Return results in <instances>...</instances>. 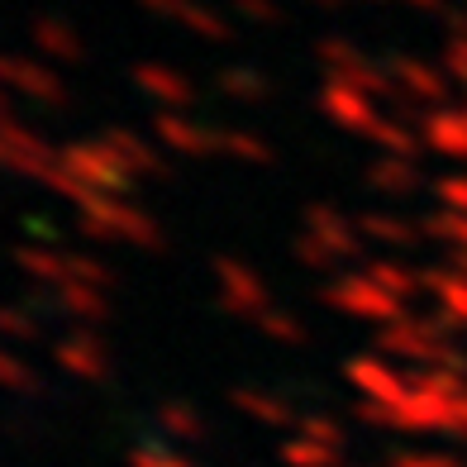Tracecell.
I'll return each mask as SVG.
<instances>
[{"mask_svg": "<svg viewBox=\"0 0 467 467\" xmlns=\"http://www.w3.org/2000/svg\"><path fill=\"white\" fill-rule=\"evenodd\" d=\"M77 229L87 239H100V244H139V248L162 244L158 220L143 205H134L130 196H96L91 205L77 210Z\"/></svg>", "mask_w": 467, "mask_h": 467, "instance_id": "obj_1", "label": "cell"}, {"mask_svg": "<svg viewBox=\"0 0 467 467\" xmlns=\"http://www.w3.org/2000/svg\"><path fill=\"white\" fill-rule=\"evenodd\" d=\"M320 301L334 306L338 315H348V320H363V325H377V329H387V325L400 320V315H410L406 301H396L391 291H381L363 267L344 272V277H334V282L320 291Z\"/></svg>", "mask_w": 467, "mask_h": 467, "instance_id": "obj_2", "label": "cell"}, {"mask_svg": "<svg viewBox=\"0 0 467 467\" xmlns=\"http://www.w3.org/2000/svg\"><path fill=\"white\" fill-rule=\"evenodd\" d=\"M57 167L72 182H81L87 191H96V196H130V186H134V172L110 153V148H105L100 134L57 148Z\"/></svg>", "mask_w": 467, "mask_h": 467, "instance_id": "obj_3", "label": "cell"}, {"mask_svg": "<svg viewBox=\"0 0 467 467\" xmlns=\"http://www.w3.org/2000/svg\"><path fill=\"white\" fill-rule=\"evenodd\" d=\"M377 353L387 358H406V363H424V368H462V358L443 344V329L415 315H400L396 325L377 329Z\"/></svg>", "mask_w": 467, "mask_h": 467, "instance_id": "obj_4", "label": "cell"}, {"mask_svg": "<svg viewBox=\"0 0 467 467\" xmlns=\"http://www.w3.org/2000/svg\"><path fill=\"white\" fill-rule=\"evenodd\" d=\"M57 162V148H48V139L29 130L25 119L10 110V100H0V167L15 177H38L44 182Z\"/></svg>", "mask_w": 467, "mask_h": 467, "instance_id": "obj_5", "label": "cell"}, {"mask_svg": "<svg viewBox=\"0 0 467 467\" xmlns=\"http://www.w3.org/2000/svg\"><path fill=\"white\" fill-rule=\"evenodd\" d=\"M0 91L29 96L38 105H62V100H67V81H62L48 62H38V57L0 53Z\"/></svg>", "mask_w": 467, "mask_h": 467, "instance_id": "obj_6", "label": "cell"}, {"mask_svg": "<svg viewBox=\"0 0 467 467\" xmlns=\"http://www.w3.org/2000/svg\"><path fill=\"white\" fill-rule=\"evenodd\" d=\"M215 282H220V306L229 315H248V320H258V315L272 306L267 282L248 263H239V258H215Z\"/></svg>", "mask_w": 467, "mask_h": 467, "instance_id": "obj_7", "label": "cell"}, {"mask_svg": "<svg viewBox=\"0 0 467 467\" xmlns=\"http://www.w3.org/2000/svg\"><path fill=\"white\" fill-rule=\"evenodd\" d=\"M301 229L310 234V239H320L338 263L353 258V253L363 248V229H358V220H348L334 201H310L301 210Z\"/></svg>", "mask_w": 467, "mask_h": 467, "instance_id": "obj_8", "label": "cell"}, {"mask_svg": "<svg viewBox=\"0 0 467 467\" xmlns=\"http://www.w3.org/2000/svg\"><path fill=\"white\" fill-rule=\"evenodd\" d=\"M153 139L177 158H215L220 153V130L201 119H182L177 110H158L153 115Z\"/></svg>", "mask_w": 467, "mask_h": 467, "instance_id": "obj_9", "label": "cell"}, {"mask_svg": "<svg viewBox=\"0 0 467 467\" xmlns=\"http://www.w3.org/2000/svg\"><path fill=\"white\" fill-rule=\"evenodd\" d=\"M348 381L358 391H363V400H377V406H406V396H410V377H400L391 363H387V353H363V358H353L348 363Z\"/></svg>", "mask_w": 467, "mask_h": 467, "instance_id": "obj_10", "label": "cell"}, {"mask_svg": "<svg viewBox=\"0 0 467 467\" xmlns=\"http://www.w3.org/2000/svg\"><path fill=\"white\" fill-rule=\"evenodd\" d=\"M320 110H325V119H334V124H338V130L363 134V139H368L372 124L381 119L377 100H372L368 91L348 87V81H334V77H325V87H320Z\"/></svg>", "mask_w": 467, "mask_h": 467, "instance_id": "obj_11", "label": "cell"}, {"mask_svg": "<svg viewBox=\"0 0 467 467\" xmlns=\"http://www.w3.org/2000/svg\"><path fill=\"white\" fill-rule=\"evenodd\" d=\"M139 5L162 15V19H172L186 34L210 38V44H229L234 38V25L220 15V5H205V0H139Z\"/></svg>", "mask_w": 467, "mask_h": 467, "instance_id": "obj_12", "label": "cell"}, {"mask_svg": "<svg viewBox=\"0 0 467 467\" xmlns=\"http://www.w3.org/2000/svg\"><path fill=\"white\" fill-rule=\"evenodd\" d=\"M387 72L396 81V100H420V105H434L449 96V81H443L430 62H420L410 53H391L387 57Z\"/></svg>", "mask_w": 467, "mask_h": 467, "instance_id": "obj_13", "label": "cell"}, {"mask_svg": "<svg viewBox=\"0 0 467 467\" xmlns=\"http://www.w3.org/2000/svg\"><path fill=\"white\" fill-rule=\"evenodd\" d=\"M53 358H57V368H67V372L81 377V381H96V377L110 372V348H105L91 329L62 334L57 344H53Z\"/></svg>", "mask_w": 467, "mask_h": 467, "instance_id": "obj_14", "label": "cell"}, {"mask_svg": "<svg viewBox=\"0 0 467 467\" xmlns=\"http://www.w3.org/2000/svg\"><path fill=\"white\" fill-rule=\"evenodd\" d=\"M130 77H134V87H139L148 100H158V110H177V105H191V100H196L191 77L177 72V67H167V62H139Z\"/></svg>", "mask_w": 467, "mask_h": 467, "instance_id": "obj_15", "label": "cell"}, {"mask_svg": "<svg viewBox=\"0 0 467 467\" xmlns=\"http://www.w3.org/2000/svg\"><path fill=\"white\" fill-rule=\"evenodd\" d=\"M53 310L77 320L81 329H96L110 320V301H105V286H87V282H62L53 286Z\"/></svg>", "mask_w": 467, "mask_h": 467, "instance_id": "obj_16", "label": "cell"}, {"mask_svg": "<svg viewBox=\"0 0 467 467\" xmlns=\"http://www.w3.org/2000/svg\"><path fill=\"white\" fill-rule=\"evenodd\" d=\"M29 44L44 53V57H53V62H81V57H87L81 34L62 15H38L34 25H29Z\"/></svg>", "mask_w": 467, "mask_h": 467, "instance_id": "obj_17", "label": "cell"}, {"mask_svg": "<svg viewBox=\"0 0 467 467\" xmlns=\"http://www.w3.org/2000/svg\"><path fill=\"white\" fill-rule=\"evenodd\" d=\"M368 186L377 191V196L406 201L410 191L420 186V167H415V158H391V153H381V158H372V167H368Z\"/></svg>", "mask_w": 467, "mask_h": 467, "instance_id": "obj_18", "label": "cell"}, {"mask_svg": "<svg viewBox=\"0 0 467 467\" xmlns=\"http://www.w3.org/2000/svg\"><path fill=\"white\" fill-rule=\"evenodd\" d=\"M368 143L377 148V153H391V158H415L424 134H415L410 110H400V115H381L372 130H368Z\"/></svg>", "mask_w": 467, "mask_h": 467, "instance_id": "obj_19", "label": "cell"}, {"mask_svg": "<svg viewBox=\"0 0 467 467\" xmlns=\"http://www.w3.org/2000/svg\"><path fill=\"white\" fill-rule=\"evenodd\" d=\"M100 139H105V148H110V153H115L124 167H130L134 177H158V172H162L158 148L148 143L143 134H134V130H105Z\"/></svg>", "mask_w": 467, "mask_h": 467, "instance_id": "obj_20", "label": "cell"}, {"mask_svg": "<svg viewBox=\"0 0 467 467\" xmlns=\"http://www.w3.org/2000/svg\"><path fill=\"white\" fill-rule=\"evenodd\" d=\"M67 263H72V253L48 248V244H19L15 248V267L25 272V277H34V282H48V286L67 282Z\"/></svg>", "mask_w": 467, "mask_h": 467, "instance_id": "obj_21", "label": "cell"}, {"mask_svg": "<svg viewBox=\"0 0 467 467\" xmlns=\"http://www.w3.org/2000/svg\"><path fill=\"white\" fill-rule=\"evenodd\" d=\"M420 134L430 148H439V153H449V158H467V115H443L434 110L430 119L420 124Z\"/></svg>", "mask_w": 467, "mask_h": 467, "instance_id": "obj_22", "label": "cell"}, {"mask_svg": "<svg viewBox=\"0 0 467 467\" xmlns=\"http://www.w3.org/2000/svg\"><path fill=\"white\" fill-rule=\"evenodd\" d=\"M215 87H220V96L239 100V105H258V100L272 96V81H267L258 67H224V72L215 77Z\"/></svg>", "mask_w": 467, "mask_h": 467, "instance_id": "obj_23", "label": "cell"}, {"mask_svg": "<svg viewBox=\"0 0 467 467\" xmlns=\"http://www.w3.org/2000/svg\"><path fill=\"white\" fill-rule=\"evenodd\" d=\"M363 272H368L381 291H391L396 301H410V296L424 286V277H415V272H410L406 263H396V258H372Z\"/></svg>", "mask_w": 467, "mask_h": 467, "instance_id": "obj_24", "label": "cell"}, {"mask_svg": "<svg viewBox=\"0 0 467 467\" xmlns=\"http://www.w3.org/2000/svg\"><path fill=\"white\" fill-rule=\"evenodd\" d=\"M358 229H363V239H377V244H387V248H410L420 234L410 229V220H400V215H387V210H372V215L358 220Z\"/></svg>", "mask_w": 467, "mask_h": 467, "instance_id": "obj_25", "label": "cell"}, {"mask_svg": "<svg viewBox=\"0 0 467 467\" xmlns=\"http://www.w3.org/2000/svg\"><path fill=\"white\" fill-rule=\"evenodd\" d=\"M220 158L267 167L272 162V143L263 134H253V130H220Z\"/></svg>", "mask_w": 467, "mask_h": 467, "instance_id": "obj_26", "label": "cell"}, {"mask_svg": "<svg viewBox=\"0 0 467 467\" xmlns=\"http://www.w3.org/2000/svg\"><path fill=\"white\" fill-rule=\"evenodd\" d=\"M315 57L325 62V72H329V77H348L353 67H363V62H368V53L358 48L353 38H334V34L315 44Z\"/></svg>", "mask_w": 467, "mask_h": 467, "instance_id": "obj_27", "label": "cell"}, {"mask_svg": "<svg viewBox=\"0 0 467 467\" xmlns=\"http://www.w3.org/2000/svg\"><path fill=\"white\" fill-rule=\"evenodd\" d=\"M253 325H258V329L272 338V344H286V348H301L306 338H310V334H306V325L296 320V310H282V306H267Z\"/></svg>", "mask_w": 467, "mask_h": 467, "instance_id": "obj_28", "label": "cell"}, {"mask_svg": "<svg viewBox=\"0 0 467 467\" xmlns=\"http://www.w3.org/2000/svg\"><path fill=\"white\" fill-rule=\"evenodd\" d=\"M234 406L248 410L253 420H263V424H286V420H291L286 400L267 396V391H253V387H239V391H234Z\"/></svg>", "mask_w": 467, "mask_h": 467, "instance_id": "obj_29", "label": "cell"}, {"mask_svg": "<svg viewBox=\"0 0 467 467\" xmlns=\"http://www.w3.org/2000/svg\"><path fill=\"white\" fill-rule=\"evenodd\" d=\"M0 338H10V344H34V338H44V325H38V315H29L25 306H0Z\"/></svg>", "mask_w": 467, "mask_h": 467, "instance_id": "obj_30", "label": "cell"}, {"mask_svg": "<svg viewBox=\"0 0 467 467\" xmlns=\"http://www.w3.org/2000/svg\"><path fill=\"white\" fill-rule=\"evenodd\" d=\"M0 387H10V391H38L34 368L19 353H10L5 344H0Z\"/></svg>", "mask_w": 467, "mask_h": 467, "instance_id": "obj_31", "label": "cell"}, {"mask_svg": "<svg viewBox=\"0 0 467 467\" xmlns=\"http://www.w3.org/2000/svg\"><path fill=\"white\" fill-rule=\"evenodd\" d=\"M430 286H434L439 306H443V320H449V315L467 320V282H458V277H443V272H434V277H430Z\"/></svg>", "mask_w": 467, "mask_h": 467, "instance_id": "obj_32", "label": "cell"}, {"mask_svg": "<svg viewBox=\"0 0 467 467\" xmlns=\"http://www.w3.org/2000/svg\"><path fill=\"white\" fill-rule=\"evenodd\" d=\"M291 253H296V263H301V267H310V272H334V253L320 244V239H310V234L301 229V234H296V244H291Z\"/></svg>", "mask_w": 467, "mask_h": 467, "instance_id": "obj_33", "label": "cell"}, {"mask_svg": "<svg viewBox=\"0 0 467 467\" xmlns=\"http://www.w3.org/2000/svg\"><path fill=\"white\" fill-rule=\"evenodd\" d=\"M158 424H162V430L167 434H201V415L196 410H191V406H177V400H167V406L158 410Z\"/></svg>", "mask_w": 467, "mask_h": 467, "instance_id": "obj_34", "label": "cell"}, {"mask_svg": "<svg viewBox=\"0 0 467 467\" xmlns=\"http://www.w3.org/2000/svg\"><path fill=\"white\" fill-rule=\"evenodd\" d=\"M67 282H87V286H110V267L87 258V253H72L67 263Z\"/></svg>", "mask_w": 467, "mask_h": 467, "instance_id": "obj_35", "label": "cell"}, {"mask_svg": "<svg viewBox=\"0 0 467 467\" xmlns=\"http://www.w3.org/2000/svg\"><path fill=\"white\" fill-rule=\"evenodd\" d=\"M234 10L253 25H282V5L277 0H234Z\"/></svg>", "mask_w": 467, "mask_h": 467, "instance_id": "obj_36", "label": "cell"}, {"mask_svg": "<svg viewBox=\"0 0 467 467\" xmlns=\"http://www.w3.org/2000/svg\"><path fill=\"white\" fill-rule=\"evenodd\" d=\"M434 196L453 210V215H467V177H443L434 186Z\"/></svg>", "mask_w": 467, "mask_h": 467, "instance_id": "obj_37", "label": "cell"}, {"mask_svg": "<svg viewBox=\"0 0 467 467\" xmlns=\"http://www.w3.org/2000/svg\"><path fill=\"white\" fill-rule=\"evenodd\" d=\"M286 458L296 462V467H325V449H320V443H310V439H301V443H291V449H286Z\"/></svg>", "mask_w": 467, "mask_h": 467, "instance_id": "obj_38", "label": "cell"}, {"mask_svg": "<svg viewBox=\"0 0 467 467\" xmlns=\"http://www.w3.org/2000/svg\"><path fill=\"white\" fill-rule=\"evenodd\" d=\"M443 62H449V72L467 81V38H453V44H443Z\"/></svg>", "mask_w": 467, "mask_h": 467, "instance_id": "obj_39", "label": "cell"}, {"mask_svg": "<svg viewBox=\"0 0 467 467\" xmlns=\"http://www.w3.org/2000/svg\"><path fill=\"white\" fill-rule=\"evenodd\" d=\"M306 439H320V443H338V424L334 420H320V415H315V420H306Z\"/></svg>", "mask_w": 467, "mask_h": 467, "instance_id": "obj_40", "label": "cell"}, {"mask_svg": "<svg viewBox=\"0 0 467 467\" xmlns=\"http://www.w3.org/2000/svg\"><path fill=\"white\" fill-rule=\"evenodd\" d=\"M139 467H186L182 458H167V453H139Z\"/></svg>", "mask_w": 467, "mask_h": 467, "instance_id": "obj_41", "label": "cell"}, {"mask_svg": "<svg viewBox=\"0 0 467 467\" xmlns=\"http://www.w3.org/2000/svg\"><path fill=\"white\" fill-rule=\"evenodd\" d=\"M396 467H439V458H396Z\"/></svg>", "mask_w": 467, "mask_h": 467, "instance_id": "obj_42", "label": "cell"}, {"mask_svg": "<svg viewBox=\"0 0 467 467\" xmlns=\"http://www.w3.org/2000/svg\"><path fill=\"white\" fill-rule=\"evenodd\" d=\"M310 10H344V0H306Z\"/></svg>", "mask_w": 467, "mask_h": 467, "instance_id": "obj_43", "label": "cell"}, {"mask_svg": "<svg viewBox=\"0 0 467 467\" xmlns=\"http://www.w3.org/2000/svg\"><path fill=\"white\" fill-rule=\"evenodd\" d=\"M406 10H439V0H400Z\"/></svg>", "mask_w": 467, "mask_h": 467, "instance_id": "obj_44", "label": "cell"}, {"mask_svg": "<svg viewBox=\"0 0 467 467\" xmlns=\"http://www.w3.org/2000/svg\"><path fill=\"white\" fill-rule=\"evenodd\" d=\"M0 100H5V91H0Z\"/></svg>", "mask_w": 467, "mask_h": 467, "instance_id": "obj_45", "label": "cell"}]
</instances>
